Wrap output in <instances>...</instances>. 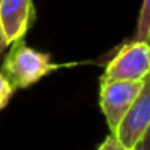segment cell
<instances>
[{
  "mask_svg": "<svg viewBox=\"0 0 150 150\" xmlns=\"http://www.w3.org/2000/svg\"><path fill=\"white\" fill-rule=\"evenodd\" d=\"M150 37V0H142L140 15L137 20V29L132 40L136 42H149Z\"/></svg>",
  "mask_w": 150,
  "mask_h": 150,
  "instance_id": "8992f818",
  "label": "cell"
},
{
  "mask_svg": "<svg viewBox=\"0 0 150 150\" xmlns=\"http://www.w3.org/2000/svg\"><path fill=\"white\" fill-rule=\"evenodd\" d=\"M150 47L149 42L124 44L108 62L100 81H142L149 76Z\"/></svg>",
  "mask_w": 150,
  "mask_h": 150,
  "instance_id": "7a4b0ae2",
  "label": "cell"
},
{
  "mask_svg": "<svg viewBox=\"0 0 150 150\" xmlns=\"http://www.w3.org/2000/svg\"><path fill=\"white\" fill-rule=\"evenodd\" d=\"M10 45L11 47L2 65V74L8 79L15 91L28 89L50 73L65 66H71V63H66V65L53 63L49 53L39 52L29 47L23 39L15 40Z\"/></svg>",
  "mask_w": 150,
  "mask_h": 150,
  "instance_id": "6da1fadb",
  "label": "cell"
},
{
  "mask_svg": "<svg viewBox=\"0 0 150 150\" xmlns=\"http://www.w3.org/2000/svg\"><path fill=\"white\" fill-rule=\"evenodd\" d=\"M7 42H5V37H4V34H2V29H0V55L4 53V50L7 49Z\"/></svg>",
  "mask_w": 150,
  "mask_h": 150,
  "instance_id": "9c48e42d",
  "label": "cell"
},
{
  "mask_svg": "<svg viewBox=\"0 0 150 150\" xmlns=\"http://www.w3.org/2000/svg\"><path fill=\"white\" fill-rule=\"evenodd\" d=\"M97 150H126V149H124V147L120 144V140H118L116 137H115L113 134L110 132L107 137H105L103 142L98 145Z\"/></svg>",
  "mask_w": 150,
  "mask_h": 150,
  "instance_id": "ba28073f",
  "label": "cell"
},
{
  "mask_svg": "<svg viewBox=\"0 0 150 150\" xmlns=\"http://www.w3.org/2000/svg\"><path fill=\"white\" fill-rule=\"evenodd\" d=\"M127 150H142V149H139V147H132V149H127Z\"/></svg>",
  "mask_w": 150,
  "mask_h": 150,
  "instance_id": "30bf717a",
  "label": "cell"
},
{
  "mask_svg": "<svg viewBox=\"0 0 150 150\" xmlns=\"http://www.w3.org/2000/svg\"><path fill=\"white\" fill-rule=\"evenodd\" d=\"M33 0H0V29L7 45L20 40L34 20Z\"/></svg>",
  "mask_w": 150,
  "mask_h": 150,
  "instance_id": "5b68a950",
  "label": "cell"
},
{
  "mask_svg": "<svg viewBox=\"0 0 150 150\" xmlns=\"http://www.w3.org/2000/svg\"><path fill=\"white\" fill-rule=\"evenodd\" d=\"M13 92H15V89L11 87L8 79L2 74V71H0V110H4L8 105V102L13 97Z\"/></svg>",
  "mask_w": 150,
  "mask_h": 150,
  "instance_id": "52a82bcc",
  "label": "cell"
},
{
  "mask_svg": "<svg viewBox=\"0 0 150 150\" xmlns=\"http://www.w3.org/2000/svg\"><path fill=\"white\" fill-rule=\"evenodd\" d=\"M149 121H150V79L144 81L139 95L129 110L124 113L121 121L118 123L113 136L120 140L124 149L139 147L145 142L147 132H149Z\"/></svg>",
  "mask_w": 150,
  "mask_h": 150,
  "instance_id": "3957f363",
  "label": "cell"
},
{
  "mask_svg": "<svg viewBox=\"0 0 150 150\" xmlns=\"http://www.w3.org/2000/svg\"><path fill=\"white\" fill-rule=\"evenodd\" d=\"M145 79L142 81H100V108L105 115L111 134L115 132L121 118L124 116V113L129 110L132 102L139 95Z\"/></svg>",
  "mask_w": 150,
  "mask_h": 150,
  "instance_id": "277c9868",
  "label": "cell"
}]
</instances>
